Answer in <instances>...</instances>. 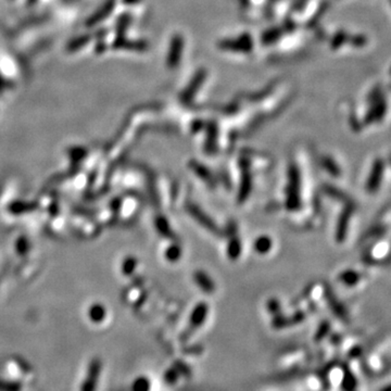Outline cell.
<instances>
[{"instance_id":"1","label":"cell","mask_w":391,"mask_h":391,"mask_svg":"<svg viewBox=\"0 0 391 391\" xmlns=\"http://www.w3.org/2000/svg\"><path fill=\"white\" fill-rule=\"evenodd\" d=\"M358 379L349 368H346L341 380V389L343 391H357Z\"/></svg>"},{"instance_id":"2","label":"cell","mask_w":391,"mask_h":391,"mask_svg":"<svg viewBox=\"0 0 391 391\" xmlns=\"http://www.w3.org/2000/svg\"><path fill=\"white\" fill-rule=\"evenodd\" d=\"M99 364H94L88 374V377L85 380L82 391H94L95 386L97 385L98 376H99Z\"/></svg>"},{"instance_id":"3","label":"cell","mask_w":391,"mask_h":391,"mask_svg":"<svg viewBox=\"0 0 391 391\" xmlns=\"http://www.w3.org/2000/svg\"><path fill=\"white\" fill-rule=\"evenodd\" d=\"M132 389L133 391H150L151 389L150 380H149L147 377L141 376V377H138L134 381Z\"/></svg>"},{"instance_id":"4","label":"cell","mask_w":391,"mask_h":391,"mask_svg":"<svg viewBox=\"0 0 391 391\" xmlns=\"http://www.w3.org/2000/svg\"><path fill=\"white\" fill-rule=\"evenodd\" d=\"M378 391H391V382L387 383V385H385L383 387H381Z\"/></svg>"}]
</instances>
